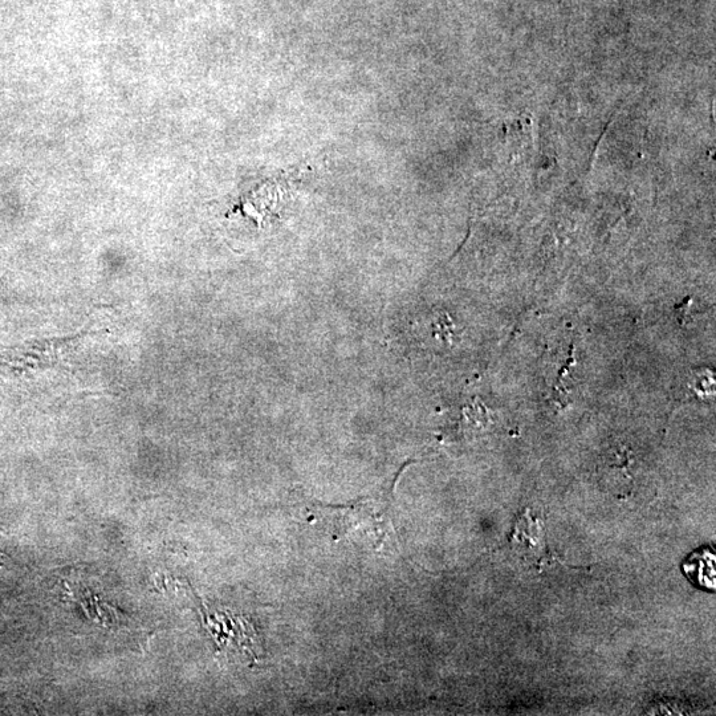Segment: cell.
I'll use <instances>...</instances> for the list:
<instances>
[{
    "label": "cell",
    "instance_id": "cell-1",
    "mask_svg": "<svg viewBox=\"0 0 716 716\" xmlns=\"http://www.w3.org/2000/svg\"><path fill=\"white\" fill-rule=\"evenodd\" d=\"M511 545L519 559L531 568L541 569L553 561L552 552L547 548L543 520L535 516L530 508L516 520Z\"/></svg>",
    "mask_w": 716,
    "mask_h": 716
},
{
    "label": "cell",
    "instance_id": "cell-2",
    "mask_svg": "<svg viewBox=\"0 0 716 716\" xmlns=\"http://www.w3.org/2000/svg\"><path fill=\"white\" fill-rule=\"evenodd\" d=\"M683 571L693 583L699 587L714 591L715 589V555L710 549L694 552L687 557Z\"/></svg>",
    "mask_w": 716,
    "mask_h": 716
}]
</instances>
